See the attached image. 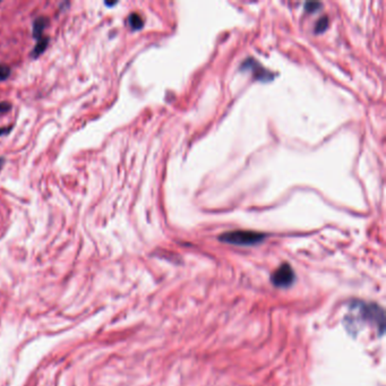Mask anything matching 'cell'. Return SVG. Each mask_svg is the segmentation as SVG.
I'll return each instance as SVG.
<instances>
[{
	"instance_id": "7a4b0ae2",
	"label": "cell",
	"mask_w": 386,
	"mask_h": 386,
	"mask_svg": "<svg viewBox=\"0 0 386 386\" xmlns=\"http://www.w3.org/2000/svg\"><path fill=\"white\" fill-rule=\"evenodd\" d=\"M266 235L261 234L256 231H247V230H237V231H229L226 234H222L219 237L221 241L232 243V245L238 246H250L256 245V243L263 241Z\"/></svg>"
},
{
	"instance_id": "6da1fadb",
	"label": "cell",
	"mask_w": 386,
	"mask_h": 386,
	"mask_svg": "<svg viewBox=\"0 0 386 386\" xmlns=\"http://www.w3.org/2000/svg\"><path fill=\"white\" fill-rule=\"evenodd\" d=\"M354 307L356 312L358 313V317L360 316L365 323L375 326L380 334H383L385 328V315L384 310L380 306L374 305V303L357 302V305Z\"/></svg>"
},
{
	"instance_id": "8fae6325",
	"label": "cell",
	"mask_w": 386,
	"mask_h": 386,
	"mask_svg": "<svg viewBox=\"0 0 386 386\" xmlns=\"http://www.w3.org/2000/svg\"><path fill=\"white\" fill-rule=\"evenodd\" d=\"M321 2H307L306 3V9L307 12H315V10H317L318 7H321Z\"/></svg>"
},
{
	"instance_id": "ba28073f",
	"label": "cell",
	"mask_w": 386,
	"mask_h": 386,
	"mask_svg": "<svg viewBox=\"0 0 386 386\" xmlns=\"http://www.w3.org/2000/svg\"><path fill=\"white\" fill-rule=\"evenodd\" d=\"M327 26H328V18H327V16L321 17L320 20L317 21L316 26H315V32H316V33L324 32L325 30L327 29Z\"/></svg>"
},
{
	"instance_id": "277c9868",
	"label": "cell",
	"mask_w": 386,
	"mask_h": 386,
	"mask_svg": "<svg viewBox=\"0 0 386 386\" xmlns=\"http://www.w3.org/2000/svg\"><path fill=\"white\" fill-rule=\"evenodd\" d=\"M243 67H248L249 69H252L258 80L267 81L273 78V74L271 72H268V70H266L265 68H263V67H262L256 60H254L253 58H248L247 60L243 61Z\"/></svg>"
},
{
	"instance_id": "52a82bcc",
	"label": "cell",
	"mask_w": 386,
	"mask_h": 386,
	"mask_svg": "<svg viewBox=\"0 0 386 386\" xmlns=\"http://www.w3.org/2000/svg\"><path fill=\"white\" fill-rule=\"evenodd\" d=\"M128 23H129L130 28H132V30H141L144 25V21H143V18H142L137 13H133V14L129 15Z\"/></svg>"
},
{
	"instance_id": "8992f818",
	"label": "cell",
	"mask_w": 386,
	"mask_h": 386,
	"mask_svg": "<svg viewBox=\"0 0 386 386\" xmlns=\"http://www.w3.org/2000/svg\"><path fill=\"white\" fill-rule=\"evenodd\" d=\"M48 43H49L48 37H41V39L37 40L35 47H34V49H33V51H32V57L33 58L39 57V56L42 54V52L47 49Z\"/></svg>"
},
{
	"instance_id": "30bf717a",
	"label": "cell",
	"mask_w": 386,
	"mask_h": 386,
	"mask_svg": "<svg viewBox=\"0 0 386 386\" xmlns=\"http://www.w3.org/2000/svg\"><path fill=\"white\" fill-rule=\"evenodd\" d=\"M10 109H12V104L9 102H7V101L0 102V115L6 114V112H8L10 110Z\"/></svg>"
},
{
	"instance_id": "5b68a950",
	"label": "cell",
	"mask_w": 386,
	"mask_h": 386,
	"mask_svg": "<svg viewBox=\"0 0 386 386\" xmlns=\"http://www.w3.org/2000/svg\"><path fill=\"white\" fill-rule=\"evenodd\" d=\"M48 18L47 17H39L36 18L34 21V23H33V36L35 37V39H41L42 37V33L44 31V29L47 28L48 25Z\"/></svg>"
},
{
	"instance_id": "3957f363",
	"label": "cell",
	"mask_w": 386,
	"mask_h": 386,
	"mask_svg": "<svg viewBox=\"0 0 386 386\" xmlns=\"http://www.w3.org/2000/svg\"><path fill=\"white\" fill-rule=\"evenodd\" d=\"M295 281V273L289 264H282L272 274V283L278 288L290 287Z\"/></svg>"
},
{
	"instance_id": "4fadbf2b",
	"label": "cell",
	"mask_w": 386,
	"mask_h": 386,
	"mask_svg": "<svg viewBox=\"0 0 386 386\" xmlns=\"http://www.w3.org/2000/svg\"><path fill=\"white\" fill-rule=\"evenodd\" d=\"M3 163H5V159H3V157H0V171L2 169Z\"/></svg>"
},
{
	"instance_id": "9c48e42d",
	"label": "cell",
	"mask_w": 386,
	"mask_h": 386,
	"mask_svg": "<svg viewBox=\"0 0 386 386\" xmlns=\"http://www.w3.org/2000/svg\"><path fill=\"white\" fill-rule=\"evenodd\" d=\"M10 75V68L7 65L0 63V82L7 80Z\"/></svg>"
},
{
	"instance_id": "7c38bea8",
	"label": "cell",
	"mask_w": 386,
	"mask_h": 386,
	"mask_svg": "<svg viewBox=\"0 0 386 386\" xmlns=\"http://www.w3.org/2000/svg\"><path fill=\"white\" fill-rule=\"evenodd\" d=\"M10 130H12V127L10 126L1 127V128H0V136H5V135H8L10 133Z\"/></svg>"
}]
</instances>
